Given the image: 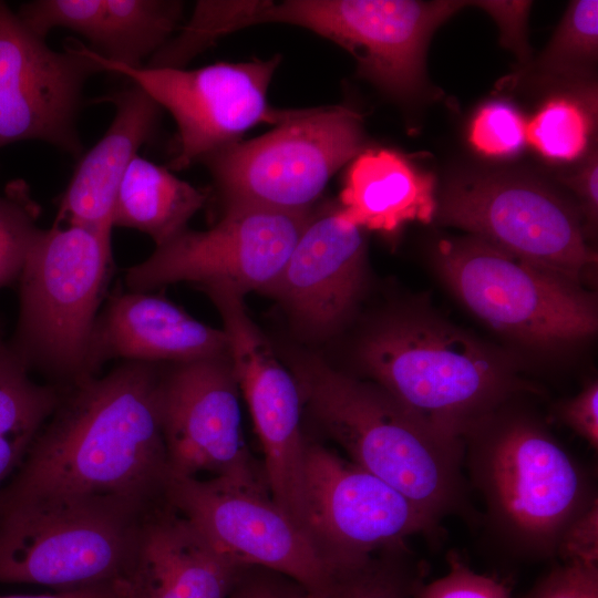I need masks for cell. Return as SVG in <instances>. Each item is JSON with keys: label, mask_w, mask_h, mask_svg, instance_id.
I'll return each instance as SVG.
<instances>
[{"label": "cell", "mask_w": 598, "mask_h": 598, "mask_svg": "<svg viewBox=\"0 0 598 598\" xmlns=\"http://www.w3.org/2000/svg\"><path fill=\"white\" fill-rule=\"evenodd\" d=\"M248 569L235 585L228 598H290L292 591L271 577L255 575Z\"/></svg>", "instance_id": "obj_37"}, {"label": "cell", "mask_w": 598, "mask_h": 598, "mask_svg": "<svg viewBox=\"0 0 598 598\" xmlns=\"http://www.w3.org/2000/svg\"><path fill=\"white\" fill-rule=\"evenodd\" d=\"M290 598H327L324 592H309L303 589L299 592H292Z\"/></svg>", "instance_id": "obj_39"}, {"label": "cell", "mask_w": 598, "mask_h": 598, "mask_svg": "<svg viewBox=\"0 0 598 598\" xmlns=\"http://www.w3.org/2000/svg\"><path fill=\"white\" fill-rule=\"evenodd\" d=\"M228 357L224 330L209 327L163 297L116 292L96 318L89 353L91 374L111 360L183 363Z\"/></svg>", "instance_id": "obj_20"}, {"label": "cell", "mask_w": 598, "mask_h": 598, "mask_svg": "<svg viewBox=\"0 0 598 598\" xmlns=\"http://www.w3.org/2000/svg\"><path fill=\"white\" fill-rule=\"evenodd\" d=\"M117 589L115 584L97 585L71 590H60L56 594L45 595H10L0 598H115Z\"/></svg>", "instance_id": "obj_38"}, {"label": "cell", "mask_w": 598, "mask_h": 598, "mask_svg": "<svg viewBox=\"0 0 598 598\" xmlns=\"http://www.w3.org/2000/svg\"><path fill=\"white\" fill-rule=\"evenodd\" d=\"M63 391L31 378L0 326V491L23 463Z\"/></svg>", "instance_id": "obj_25"}, {"label": "cell", "mask_w": 598, "mask_h": 598, "mask_svg": "<svg viewBox=\"0 0 598 598\" xmlns=\"http://www.w3.org/2000/svg\"><path fill=\"white\" fill-rule=\"evenodd\" d=\"M361 230L344 220L338 207L311 216L279 277L266 292L279 298L309 331H332L361 293L365 266Z\"/></svg>", "instance_id": "obj_19"}, {"label": "cell", "mask_w": 598, "mask_h": 598, "mask_svg": "<svg viewBox=\"0 0 598 598\" xmlns=\"http://www.w3.org/2000/svg\"><path fill=\"white\" fill-rule=\"evenodd\" d=\"M248 569L218 551L164 496L141 518L116 588L123 598H228Z\"/></svg>", "instance_id": "obj_18"}, {"label": "cell", "mask_w": 598, "mask_h": 598, "mask_svg": "<svg viewBox=\"0 0 598 598\" xmlns=\"http://www.w3.org/2000/svg\"><path fill=\"white\" fill-rule=\"evenodd\" d=\"M565 183L577 194L581 212L592 229L598 216V161L591 154L586 164L574 175L566 177Z\"/></svg>", "instance_id": "obj_36"}, {"label": "cell", "mask_w": 598, "mask_h": 598, "mask_svg": "<svg viewBox=\"0 0 598 598\" xmlns=\"http://www.w3.org/2000/svg\"><path fill=\"white\" fill-rule=\"evenodd\" d=\"M99 72L85 45L51 49L0 1V147L40 141L82 156L76 122L84 85Z\"/></svg>", "instance_id": "obj_16"}, {"label": "cell", "mask_w": 598, "mask_h": 598, "mask_svg": "<svg viewBox=\"0 0 598 598\" xmlns=\"http://www.w3.org/2000/svg\"><path fill=\"white\" fill-rule=\"evenodd\" d=\"M374 384L439 432L462 440L526 390L513 368L461 330L426 316L373 329L359 350Z\"/></svg>", "instance_id": "obj_4"}, {"label": "cell", "mask_w": 598, "mask_h": 598, "mask_svg": "<svg viewBox=\"0 0 598 598\" xmlns=\"http://www.w3.org/2000/svg\"><path fill=\"white\" fill-rule=\"evenodd\" d=\"M206 198L204 190L137 155L117 189L112 225L140 230L157 247L187 228Z\"/></svg>", "instance_id": "obj_24"}, {"label": "cell", "mask_w": 598, "mask_h": 598, "mask_svg": "<svg viewBox=\"0 0 598 598\" xmlns=\"http://www.w3.org/2000/svg\"><path fill=\"white\" fill-rule=\"evenodd\" d=\"M468 6L478 7V1L286 0L278 18L339 44L357 60L361 76L398 99H410L425 85L432 34Z\"/></svg>", "instance_id": "obj_14"}, {"label": "cell", "mask_w": 598, "mask_h": 598, "mask_svg": "<svg viewBox=\"0 0 598 598\" xmlns=\"http://www.w3.org/2000/svg\"><path fill=\"white\" fill-rule=\"evenodd\" d=\"M40 206L22 179L9 183L0 194V289L17 281L27 256L42 228Z\"/></svg>", "instance_id": "obj_29"}, {"label": "cell", "mask_w": 598, "mask_h": 598, "mask_svg": "<svg viewBox=\"0 0 598 598\" xmlns=\"http://www.w3.org/2000/svg\"><path fill=\"white\" fill-rule=\"evenodd\" d=\"M468 138L471 145L485 156H513L526 142V123L513 105L491 102L473 117Z\"/></svg>", "instance_id": "obj_30"}, {"label": "cell", "mask_w": 598, "mask_h": 598, "mask_svg": "<svg viewBox=\"0 0 598 598\" xmlns=\"http://www.w3.org/2000/svg\"><path fill=\"white\" fill-rule=\"evenodd\" d=\"M561 421L589 446L598 448V383L590 381L574 398L559 406Z\"/></svg>", "instance_id": "obj_35"}, {"label": "cell", "mask_w": 598, "mask_h": 598, "mask_svg": "<svg viewBox=\"0 0 598 598\" xmlns=\"http://www.w3.org/2000/svg\"><path fill=\"white\" fill-rule=\"evenodd\" d=\"M182 9V2L166 0H35L22 4L17 16L43 39L65 28L104 60L140 68L169 40Z\"/></svg>", "instance_id": "obj_21"}, {"label": "cell", "mask_w": 598, "mask_h": 598, "mask_svg": "<svg viewBox=\"0 0 598 598\" xmlns=\"http://www.w3.org/2000/svg\"><path fill=\"white\" fill-rule=\"evenodd\" d=\"M505 406L464 439V463L503 550L556 558L565 529L597 502L591 478L537 419Z\"/></svg>", "instance_id": "obj_3"}, {"label": "cell", "mask_w": 598, "mask_h": 598, "mask_svg": "<svg viewBox=\"0 0 598 598\" xmlns=\"http://www.w3.org/2000/svg\"><path fill=\"white\" fill-rule=\"evenodd\" d=\"M115 107L104 135L81 156L60 198L54 225H79L112 236V212L117 189L138 150L154 134L161 106L132 84L101 96Z\"/></svg>", "instance_id": "obj_22"}, {"label": "cell", "mask_w": 598, "mask_h": 598, "mask_svg": "<svg viewBox=\"0 0 598 598\" xmlns=\"http://www.w3.org/2000/svg\"><path fill=\"white\" fill-rule=\"evenodd\" d=\"M523 598H598V564L556 565Z\"/></svg>", "instance_id": "obj_32"}, {"label": "cell", "mask_w": 598, "mask_h": 598, "mask_svg": "<svg viewBox=\"0 0 598 598\" xmlns=\"http://www.w3.org/2000/svg\"><path fill=\"white\" fill-rule=\"evenodd\" d=\"M217 307L228 338V358L259 439L266 483L275 503L308 535L301 430L302 401L297 381L247 315L243 296L202 288Z\"/></svg>", "instance_id": "obj_15"}, {"label": "cell", "mask_w": 598, "mask_h": 598, "mask_svg": "<svg viewBox=\"0 0 598 598\" xmlns=\"http://www.w3.org/2000/svg\"><path fill=\"white\" fill-rule=\"evenodd\" d=\"M598 1H573L553 39L533 68L545 80H576L597 59Z\"/></svg>", "instance_id": "obj_27"}, {"label": "cell", "mask_w": 598, "mask_h": 598, "mask_svg": "<svg viewBox=\"0 0 598 598\" xmlns=\"http://www.w3.org/2000/svg\"><path fill=\"white\" fill-rule=\"evenodd\" d=\"M435 178L392 150H367L353 158L340 193V216L360 229L391 234L436 214Z\"/></svg>", "instance_id": "obj_23"}, {"label": "cell", "mask_w": 598, "mask_h": 598, "mask_svg": "<svg viewBox=\"0 0 598 598\" xmlns=\"http://www.w3.org/2000/svg\"><path fill=\"white\" fill-rule=\"evenodd\" d=\"M427 566L406 543L331 571L327 598H414Z\"/></svg>", "instance_id": "obj_26"}, {"label": "cell", "mask_w": 598, "mask_h": 598, "mask_svg": "<svg viewBox=\"0 0 598 598\" xmlns=\"http://www.w3.org/2000/svg\"><path fill=\"white\" fill-rule=\"evenodd\" d=\"M103 71L125 75L142 87L177 125V148L168 164L182 171L205 155L237 142L259 123L280 124L296 111L274 110L267 90L280 56L199 69L130 68L109 62L86 47Z\"/></svg>", "instance_id": "obj_11"}, {"label": "cell", "mask_w": 598, "mask_h": 598, "mask_svg": "<svg viewBox=\"0 0 598 598\" xmlns=\"http://www.w3.org/2000/svg\"><path fill=\"white\" fill-rule=\"evenodd\" d=\"M591 127L582 102L559 96L546 102L526 124V141L548 159L574 161L585 153Z\"/></svg>", "instance_id": "obj_28"}, {"label": "cell", "mask_w": 598, "mask_h": 598, "mask_svg": "<svg viewBox=\"0 0 598 598\" xmlns=\"http://www.w3.org/2000/svg\"><path fill=\"white\" fill-rule=\"evenodd\" d=\"M165 498L221 554L246 568L261 567L326 592L331 571L308 535L269 494L218 478L169 477Z\"/></svg>", "instance_id": "obj_17"}, {"label": "cell", "mask_w": 598, "mask_h": 598, "mask_svg": "<svg viewBox=\"0 0 598 598\" xmlns=\"http://www.w3.org/2000/svg\"><path fill=\"white\" fill-rule=\"evenodd\" d=\"M435 217L582 286L597 264L577 210L530 181L480 175L452 181Z\"/></svg>", "instance_id": "obj_9"}, {"label": "cell", "mask_w": 598, "mask_h": 598, "mask_svg": "<svg viewBox=\"0 0 598 598\" xmlns=\"http://www.w3.org/2000/svg\"><path fill=\"white\" fill-rule=\"evenodd\" d=\"M532 3L529 1H481V9L486 11L497 23L501 30L503 44L513 50L520 62L526 63L529 58L527 44V17Z\"/></svg>", "instance_id": "obj_34"}, {"label": "cell", "mask_w": 598, "mask_h": 598, "mask_svg": "<svg viewBox=\"0 0 598 598\" xmlns=\"http://www.w3.org/2000/svg\"><path fill=\"white\" fill-rule=\"evenodd\" d=\"M161 367L122 361L63 391L0 501L41 492L164 498L169 478L159 410Z\"/></svg>", "instance_id": "obj_1"}, {"label": "cell", "mask_w": 598, "mask_h": 598, "mask_svg": "<svg viewBox=\"0 0 598 598\" xmlns=\"http://www.w3.org/2000/svg\"><path fill=\"white\" fill-rule=\"evenodd\" d=\"M556 558L561 563L598 564V501L565 529L557 545Z\"/></svg>", "instance_id": "obj_33"}, {"label": "cell", "mask_w": 598, "mask_h": 598, "mask_svg": "<svg viewBox=\"0 0 598 598\" xmlns=\"http://www.w3.org/2000/svg\"><path fill=\"white\" fill-rule=\"evenodd\" d=\"M153 505L72 492L0 501V584L59 591L116 584Z\"/></svg>", "instance_id": "obj_6"}, {"label": "cell", "mask_w": 598, "mask_h": 598, "mask_svg": "<svg viewBox=\"0 0 598 598\" xmlns=\"http://www.w3.org/2000/svg\"><path fill=\"white\" fill-rule=\"evenodd\" d=\"M362 118L344 106L297 110L272 131L223 146L200 161L226 206L309 212L332 175L363 146Z\"/></svg>", "instance_id": "obj_8"}, {"label": "cell", "mask_w": 598, "mask_h": 598, "mask_svg": "<svg viewBox=\"0 0 598 598\" xmlns=\"http://www.w3.org/2000/svg\"><path fill=\"white\" fill-rule=\"evenodd\" d=\"M302 408L349 460L409 498L439 525L471 515L464 442L447 436L374 383L315 357L293 364Z\"/></svg>", "instance_id": "obj_2"}, {"label": "cell", "mask_w": 598, "mask_h": 598, "mask_svg": "<svg viewBox=\"0 0 598 598\" xmlns=\"http://www.w3.org/2000/svg\"><path fill=\"white\" fill-rule=\"evenodd\" d=\"M116 589H117V588H116ZM115 598H123V597L120 595L118 590H117V596H116Z\"/></svg>", "instance_id": "obj_40"}, {"label": "cell", "mask_w": 598, "mask_h": 598, "mask_svg": "<svg viewBox=\"0 0 598 598\" xmlns=\"http://www.w3.org/2000/svg\"><path fill=\"white\" fill-rule=\"evenodd\" d=\"M113 267L112 239L79 225L41 229L19 281L9 339L31 372L68 389L91 377V338Z\"/></svg>", "instance_id": "obj_5"}, {"label": "cell", "mask_w": 598, "mask_h": 598, "mask_svg": "<svg viewBox=\"0 0 598 598\" xmlns=\"http://www.w3.org/2000/svg\"><path fill=\"white\" fill-rule=\"evenodd\" d=\"M447 564L446 575L423 582L414 598H512L504 580L474 571L454 551L447 555Z\"/></svg>", "instance_id": "obj_31"}, {"label": "cell", "mask_w": 598, "mask_h": 598, "mask_svg": "<svg viewBox=\"0 0 598 598\" xmlns=\"http://www.w3.org/2000/svg\"><path fill=\"white\" fill-rule=\"evenodd\" d=\"M433 262L471 312L523 343L560 349L597 331L592 293L481 238L441 239Z\"/></svg>", "instance_id": "obj_7"}, {"label": "cell", "mask_w": 598, "mask_h": 598, "mask_svg": "<svg viewBox=\"0 0 598 598\" xmlns=\"http://www.w3.org/2000/svg\"><path fill=\"white\" fill-rule=\"evenodd\" d=\"M303 487L307 533L330 571L439 528L388 483L308 439Z\"/></svg>", "instance_id": "obj_13"}, {"label": "cell", "mask_w": 598, "mask_h": 598, "mask_svg": "<svg viewBox=\"0 0 598 598\" xmlns=\"http://www.w3.org/2000/svg\"><path fill=\"white\" fill-rule=\"evenodd\" d=\"M257 206H226L208 230L185 228L145 260L125 272L128 290L148 292L161 286L189 281L200 288L219 287L240 296L267 291L283 269L311 218Z\"/></svg>", "instance_id": "obj_10"}, {"label": "cell", "mask_w": 598, "mask_h": 598, "mask_svg": "<svg viewBox=\"0 0 598 598\" xmlns=\"http://www.w3.org/2000/svg\"><path fill=\"white\" fill-rule=\"evenodd\" d=\"M239 386L228 357L173 363L159 378L169 477L218 478L269 494L243 435Z\"/></svg>", "instance_id": "obj_12"}]
</instances>
